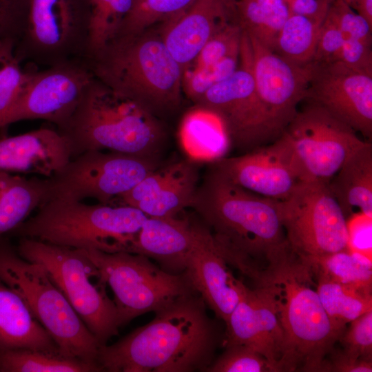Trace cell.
Wrapping results in <instances>:
<instances>
[{
  "label": "cell",
  "instance_id": "cell-1",
  "mask_svg": "<svg viewBox=\"0 0 372 372\" xmlns=\"http://www.w3.org/2000/svg\"><path fill=\"white\" fill-rule=\"evenodd\" d=\"M190 207L227 263L255 283L290 250L279 200L247 190L211 167Z\"/></svg>",
  "mask_w": 372,
  "mask_h": 372
},
{
  "label": "cell",
  "instance_id": "cell-2",
  "mask_svg": "<svg viewBox=\"0 0 372 372\" xmlns=\"http://www.w3.org/2000/svg\"><path fill=\"white\" fill-rule=\"evenodd\" d=\"M155 313L115 343L100 346L96 362L103 371H207L222 341L200 296H184Z\"/></svg>",
  "mask_w": 372,
  "mask_h": 372
},
{
  "label": "cell",
  "instance_id": "cell-3",
  "mask_svg": "<svg viewBox=\"0 0 372 372\" xmlns=\"http://www.w3.org/2000/svg\"><path fill=\"white\" fill-rule=\"evenodd\" d=\"M254 285L268 295L281 327L278 371L320 372L342 334L320 302L309 266L291 249Z\"/></svg>",
  "mask_w": 372,
  "mask_h": 372
},
{
  "label": "cell",
  "instance_id": "cell-4",
  "mask_svg": "<svg viewBox=\"0 0 372 372\" xmlns=\"http://www.w3.org/2000/svg\"><path fill=\"white\" fill-rule=\"evenodd\" d=\"M57 130L68 140L72 158L90 150L158 158L165 137L156 115L95 77Z\"/></svg>",
  "mask_w": 372,
  "mask_h": 372
},
{
  "label": "cell",
  "instance_id": "cell-5",
  "mask_svg": "<svg viewBox=\"0 0 372 372\" xmlns=\"http://www.w3.org/2000/svg\"><path fill=\"white\" fill-rule=\"evenodd\" d=\"M94 77L137 101L156 115L180 103L183 69L161 33L147 30L117 36L92 56Z\"/></svg>",
  "mask_w": 372,
  "mask_h": 372
},
{
  "label": "cell",
  "instance_id": "cell-6",
  "mask_svg": "<svg viewBox=\"0 0 372 372\" xmlns=\"http://www.w3.org/2000/svg\"><path fill=\"white\" fill-rule=\"evenodd\" d=\"M147 216L132 206L52 198L11 233L77 249L128 251Z\"/></svg>",
  "mask_w": 372,
  "mask_h": 372
},
{
  "label": "cell",
  "instance_id": "cell-7",
  "mask_svg": "<svg viewBox=\"0 0 372 372\" xmlns=\"http://www.w3.org/2000/svg\"><path fill=\"white\" fill-rule=\"evenodd\" d=\"M0 281L23 300L61 355L98 364L101 345L45 268L21 257L3 238L0 240Z\"/></svg>",
  "mask_w": 372,
  "mask_h": 372
},
{
  "label": "cell",
  "instance_id": "cell-8",
  "mask_svg": "<svg viewBox=\"0 0 372 372\" xmlns=\"http://www.w3.org/2000/svg\"><path fill=\"white\" fill-rule=\"evenodd\" d=\"M23 258L41 264L101 346L118 334L116 305L107 284L83 249L20 238L15 248Z\"/></svg>",
  "mask_w": 372,
  "mask_h": 372
},
{
  "label": "cell",
  "instance_id": "cell-9",
  "mask_svg": "<svg viewBox=\"0 0 372 372\" xmlns=\"http://www.w3.org/2000/svg\"><path fill=\"white\" fill-rule=\"evenodd\" d=\"M14 52L22 63L45 68L87 62L91 0H19Z\"/></svg>",
  "mask_w": 372,
  "mask_h": 372
},
{
  "label": "cell",
  "instance_id": "cell-10",
  "mask_svg": "<svg viewBox=\"0 0 372 372\" xmlns=\"http://www.w3.org/2000/svg\"><path fill=\"white\" fill-rule=\"evenodd\" d=\"M113 291L119 327L196 292L185 275L173 274L146 256L127 251L83 249Z\"/></svg>",
  "mask_w": 372,
  "mask_h": 372
},
{
  "label": "cell",
  "instance_id": "cell-11",
  "mask_svg": "<svg viewBox=\"0 0 372 372\" xmlns=\"http://www.w3.org/2000/svg\"><path fill=\"white\" fill-rule=\"evenodd\" d=\"M161 165L158 158L87 151L72 158L54 174L46 178V200L93 198L101 204H110Z\"/></svg>",
  "mask_w": 372,
  "mask_h": 372
},
{
  "label": "cell",
  "instance_id": "cell-12",
  "mask_svg": "<svg viewBox=\"0 0 372 372\" xmlns=\"http://www.w3.org/2000/svg\"><path fill=\"white\" fill-rule=\"evenodd\" d=\"M287 242L301 258H316L348 249L347 218L329 183L300 181L279 200Z\"/></svg>",
  "mask_w": 372,
  "mask_h": 372
},
{
  "label": "cell",
  "instance_id": "cell-13",
  "mask_svg": "<svg viewBox=\"0 0 372 372\" xmlns=\"http://www.w3.org/2000/svg\"><path fill=\"white\" fill-rule=\"evenodd\" d=\"M301 181L329 183L345 159L364 141L320 105L308 101L282 134Z\"/></svg>",
  "mask_w": 372,
  "mask_h": 372
},
{
  "label": "cell",
  "instance_id": "cell-14",
  "mask_svg": "<svg viewBox=\"0 0 372 372\" xmlns=\"http://www.w3.org/2000/svg\"><path fill=\"white\" fill-rule=\"evenodd\" d=\"M216 112L224 122L231 145L248 152L267 145L265 125L251 68V49L242 31L239 64L228 78L209 89L195 104Z\"/></svg>",
  "mask_w": 372,
  "mask_h": 372
},
{
  "label": "cell",
  "instance_id": "cell-15",
  "mask_svg": "<svg viewBox=\"0 0 372 372\" xmlns=\"http://www.w3.org/2000/svg\"><path fill=\"white\" fill-rule=\"evenodd\" d=\"M248 37L252 74L269 144L282 134L296 116L298 104L305 100L312 63H293Z\"/></svg>",
  "mask_w": 372,
  "mask_h": 372
},
{
  "label": "cell",
  "instance_id": "cell-16",
  "mask_svg": "<svg viewBox=\"0 0 372 372\" xmlns=\"http://www.w3.org/2000/svg\"><path fill=\"white\" fill-rule=\"evenodd\" d=\"M94 78L85 61L30 70L28 78L1 129L21 121L43 120L63 127Z\"/></svg>",
  "mask_w": 372,
  "mask_h": 372
},
{
  "label": "cell",
  "instance_id": "cell-17",
  "mask_svg": "<svg viewBox=\"0 0 372 372\" xmlns=\"http://www.w3.org/2000/svg\"><path fill=\"white\" fill-rule=\"evenodd\" d=\"M306 100L372 140V73L338 61L311 62Z\"/></svg>",
  "mask_w": 372,
  "mask_h": 372
},
{
  "label": "cell",
  "instance_id": "cell-18",
  "mask_svg": "<svg viewBox=\"0 0 372 372\" xmlns=\"http://www.w3.org/2000/svg\"><path fill=\"white\" fill-rule=\"evenodd\" d=\"M211 167L234 184L278 200L286 199L301 181L283 135L243 154L220 158Z\"/></svg>",
  "mask_w": 372,
  "mask_h": 372
},
{
  "label": "cell",
  "instance_id": "cell-19",
  "mask_svg": "<svg viewBox=\"0 0 372 372\" xmlns=\"http://www.w3.org/2000/svg\"><path fill=\"white\" fill-rule=\"evenodd\" d=\"M227 265L208 227L202 221L195 220L194 242L183 273L205 304L225 323L247 287L234 277Z\"/></svg>",
  "mask_w": 372,
  "mask_h": 372
},
{
  "label": "cell",
  "instance_id": "cell-20",
  "mask_svg": "<svg viewBox=\"0 0 372 372\" xmlns=\"http://www.w3.org/2000/svg\"><path fill=\"white\" fill-rule=\"evenodd\" d=\"M197 161L181 159L160 166L116 200L148 217H175L190 207L198 186Z\"/></svg>",
  "mask_w": 372,
  "mask_h": 372
},
{
  "label": "cell",
  "instance_id": "cell-21",
  "mask_svg": "<svg viewBox=\"0 0 372 372\" xmlns=\"http://www.w3.org/2000/svg\"><path fill=\"white\" fill-rule=\"evenodd\" d=\"M225 324L222 340L224 347L233 344L249 347L262 355L273 372H278L282 333L273 305L261 287H246Z\"/></svg>",
  "mask_w": 372,
  "mask_h": 372
},
{
  "label": "cell",
  "instance_id": "cell-22",
  "mask_svg": "<svg viewBox=\"0 0 372 372\" xmlns=\"http://www.w3.org/2000/svg\"><path fill=\"white\" fill-rule=\"evenodd\" d=\"M237 0H195L183 13L163 23L161 33L173 57L183 69L195 59L216 33L238 21Z\"/></svg>",
  "mask_w": 372,
  "mask_h": 372
},
{
  "label": "cell",
  "instance_id": "cell-23",
  "mask_svg": "<svg viewBox=\"0 0 372 372\" xmlns=\"http://www.w3.org/2000/svg\"><path fill=\"white\" fill-rule=\"evenodd\" d=\"M71 158L70 144L56 127L0 136V172L48 178Z\"/></svg>",
  "mask_w": 372,
  "mask_h": 372
},
{
  "label": "cell",
  "instance_id": "cell-24",
  "mask_svg": "<svg viewBox=\"0 0 372 372\" xmlns=\"http://www.w3.org/2000/svg\"><path fill=\"white\" fill-rule=\"evenodd\" d=\"M194 234L192 218L147 216L127 252L154 259L163 270L181 274Z\"/></svg>",
  "mask_w": 372,
  "mask_h": 372
},
{
  "label": "cell",
  "instance_id": "cell-25",
  "mask_svg": "<svg viewBox=\"0 0 372 372\" xmlns=\"http://www.w3.org/2000/svg\"><path fill=\"white\" fill-rule=\"evenodd\" d=\"M59 353V348L23 300L0 281V350Z\"/></svg>",
  "mask_w": 372,
  "mask_h": 372
},
{
  "label": "cell",
  "instance_id": "cell-26",
  "mask_svg": "<svg viewBox=\"0 0 372 372\" xmlns=\"http://www.w3.org/2000/svg\"><path fill=\"white\" fill-rule=\"evenodd\" d=\"M347 218L356 212L372 217V143L364 141L345 159L329 183Z\"/></svg>",
  "mask_w": 372,
  "mask_h": 372
},
{
  "label": "cell",
  "instance_id": "cell-27",
  "mask_svg": "<svg viewBox=\"0 0 372 372\" xmlns=\"http://www.w3.org/2000/svg\"><path fill=\"white\" fill-rule=\"evenodd\" d=\"M183 149L195 161L214 162L225 156L231 147L225 125L214 111L199 105L188 110L179 126Z\"/></svg>",
  "mask_w": 372,
  "mask_h": 372
},
{
  "label": "cell",
  "instance_id": "cell-28",
  "mask_svg": "<svg viewBox=\"0 0 372 372\" xmlns=\"http://www.w3.org/2000/svg\"><path fill=\"white\" fill-rule=\"evenodd\" d=\"M46 178L0 172V240L46 200Z\"/></svg>",
  "mask_w": 372,
  "mask_h": 372
},
{
  "label": "cell",
  "instance_id": "cell-29",
  "mask_svg": "<svg viewBox=\"0 0 372 372\" xmlns=\"http://www.w3.org/2000/svg\"><path fill=\"white\" fill-rule=\"evenodd\" d=\"M290 14L285 0H237L242 30L274 51L278 34Z\"/></svg>",
  "mask_w": 372,
  "mask_h": 372
},
{
  "label": "cell",
  "instance_id": "cell-30",
  "mask_svg": "<svg viewBox=\"0 0 372 372\" xmlns=\"http://www.w3.org/2000/svg\"><path fill=\"white\" fill-rule=\"evenodd\" d=\"M316 280L320 302L332 325L341 334L348 323L372 310L371 290Z\"/></svg>",
  "mask_w": 372,
  "mask_h": 372
},
{
  "label": "cell",
  "instance_id": "cell-31",
  "mask_svg": "<svg viewBox=\"0 0 372 372\" xmlns=\"http://www.w3.org/2000/svg\"><path fill=\"white\" fill-rule=\"evenodd\" d=\"M301 259L309 266L316 279L372 289V260L349 249L316 258Z\"/></svg>",
  "mask_w": 372,
  "mask_h": 372
},
{
  "label": "cell",
  "instance_id": "cell-32",
  "mask_svg": "<svg viewBox=\"0 0 372 372\" xmlns=\"http://www.w3.org/2000/svg\"><path fill=\"white\" fill-rule=\"evenodd\" d=\"M101 367L80 360L30 349L0 350V372H99Z\"/></svg>",
  "mask_w": 372,
  "mask_h": 372
},
{
  "label": "cell",
  "instance_id": "cell-33",
  "mask_svg": "<svg viewBox=\"0 0 372 372\" xmlns=\"http://www.w3.org/2000/svg\"><path fill=\"white\" fill-rule=\"evenodd\" d=\"M323 21L290 14L278 34L274 52L297 65L312 62Z\"/></svg>",
  "mask_w": 372,
  "mask_h": 372
},
{
  "label": "cell",
  "instance_id": "cell-34",
  "mask_svg": "<svg viewBox=\"0 0 372 372\" xmlns=\"http://www.w3.org/2000/svg\"><path fill=\"white\" fill-rule=\"evenodd\" d=\"M132 5V0H91L88 59L118 35Z\"/></svg>",
  "mask_w": 372,
  "mask_h": 372
},
{
  "label": "cell",
  "instance_id": "cell-35",
  "mask_svg": "<svg viewBox=\"0 0 372 372\" xmlns=\"http://www.w3.org/2000/svg\"><path fill=\"white\" fill-rule=\"evenodd\" d=\"M195 0H132L117 36L132 35L165 23L186 10ZM116 36V37H117Z\"/></svg>",
  "mask_w": 372,
  "mask_h": 372
},
{
  "label": "cell",
  "instance_id": "cell-36",
  "mask_svg": "<svg viewBox=\"0 0 372 372\" xmlns=\"http://www.w3.org/2000/svg\"><path fill=\"white\" fill-rule=\"evenodd\" d=\"M30 69L21 67L14 52V41L0 40V129L17 102L28 78Z\"/></svg>",
  "mask_w": 372,
  "mask_h": 372
},
{
  "label": "cell",
  "instance_id": "cell-37",
  "mask_svg": "<svg viewBox=\"0 0 372 372\" xmlns=\"http://www.w3.org/2000/svg\"><path fill=\"white\" fill-rule=\"evenodd\" d=\"M239 56L240 52L230 55L205 68L186 67L183 72V91L196 104L209 89L235 72L239 64Z\"/></svg>",
  "mask_w": 372,
  "mask_h": 372
},
{
  "label": "cell",
  "instance_id": "cell-38",
  "mask_svg": "<svg viewBox=\"0 0 372 372\" xmlns=\"http://www.w3.org/2000/svg\"><path fill=\"white\" fill-rule=\"evenodd\" d=\"M242 35V30L238 21L229 24L204 44L189 65L205 68L239 53Z\"/></svg>",
  "mask_w": 372,
  "mask_h": 372
},
{
  "label": "cell",
  "instance_id": "cell-39",
  "mask_svg": "<svg viewBox=\"0 0 372 372\" xmlns=\"http://www.w3.org/2000/svg\"><path fill=\"white\" fill-rule=\"evenodd\" d=\"M214 360L209 372H273L266 358L256 350L240 344L229 345Z\"/></svg>",
  "mask_w": 372,
  "mask_h": 372
},
{
  "label": "cell",
  "instance_id": "cell-40",
  "mask_svg": "<svg viewBox=\"0 0 372 372\" xmlns=\"http://www.w3.org/2000/svg\"><path fill=\"white\" fill-rule=\"evenodd\" d=\"M350 323L338 339L343 347L340 353L352 361H372V310Z\"/></svg>",
  "mask_w": 372,
  "mask_h": 372
},
{
  "label": "cell",
  "instance_id": "cell-41",
  "mask_svg": "<svg viewBox=\"0 0 372 372\" xmlns=\"http://www.w3.org/2000/svg\"><path fill=\"white\" fill-rule=\"evenodd\" d=\"M343 34L344 39L372 43V27L342 0H333L327 12Z\"/></svg>",
  "mask_w": 372,
  "mask_h": 372
},
{
  "label": "cell",
  "instance_id": "cell-42",
  "mask_svg": "<svg viewBox=\"0 0 372 372\" xmlns=\"http://www.w3.org/2000/svg\"><path fill=\"white\" fill-rule=\"evenodd\" d=\"M348 249L372 260V217L356 212L347 218Z\"/></svg>",
  "mask_w": 372,
  "mask_h": 372
},
{
  "label": "cell",
  "instance_id": "cell-43",
  "mask_svg": "<svg viewBox=\"0 0 372 372\" xmlns=\"http://www.w3.org/2000/svg\"><path fill=\"white\" fill-rule=\"evenodd\" d=\"M344 37L336 23L327 14L321 25L312 62L335 61L344 43Z\"/></svg>",
  "mask_w": 372,
  "mask_h": 372
},
{
  "label": "cell",
  "instance_id": "cell-44",
  "mask_svg": "<svg viewBox=\"0 0 372 372\" xmlns=\"http://www.w3.org/2000/svg\"><path fill=\"white\" fill-rule=\"evenodd\" d=\"M336 61L354 69L372 73L371 45L359 40L344 39Z\"/></svg>",
  "mask_w": 372,
  "mask_h": 372
},
{
  "label": "cell",
  "instance_id": "cell-45",
  "mask_svg": "<svg viewBox=\"0 0 372 372\" xmlns=\"http://www.w3.org/2000/svg\"><path fill=\"white\" fill-rule=\"evenodd\" d=\"M20 23L19 0H0V40L12 39L15 44Z\"/></svg>",
  "mask_w": 372,
  "mask_h": 372
},
{
  "label": "cell",
  "instance_id": "cell-46",
  "mask_svg": "<svg viewBox=\"0 0 372 372\" xmlns=\"http://www.w3.org/2000/svg\"><path fill=\"white\" fill-rule=\"evenodd\" d=\"M326 358L320 372H371L372 361L349 360L340 355L335 347Z\"/></svg>",
  "mask_w": 372,
  "mask_h": 372
},
{
  "label": "cell",
  "instance_id": "cell-47",
  "mask_svg": "<svg viewBox=\"0 0 372 372\" xmlns=\"http://www.w3.org/2000/svg\"><path fill=\"white\" fill-rule=\"evenodd\" d=\"M333 0H285L291 14L324 21Z\"/></svg>",
  "mask_w": 372,
  "mask_h": 372
},
{
  "label": "cell",
  "instance_id": "cell-48",
  "mask_svg": "<svg viewBox=\"0 0 372 372\" xmlns=\"http://www.w3.org/2000/svg\"><path fill=\"white\" fill-rule=\"evenodd\" d=\"M349 6L372 27V0H353Z\"/></svg>",
  "mask_w": 372,
  "mask_h": 372
},
{
  "label": "cell",
  "instance_id": "cell-49",
  "mask_svg": "<svg viewBox=\"0 0 372 372\" xmlns=\"http://www.w3.org/2000/svg\"><path fill=\"white\" fill-rule=\"evenodd\" d=\"M342 1L349 6V4L351 3L353 0H342Z\"/></svg>",
  "mask_w": 372,
  "mask_h": 372
}]
</instances>
